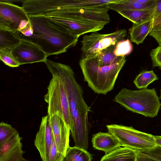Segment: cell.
Instances as JSON below:
<instances>
[{
    "instance_id": "cell-1",
    "label": "cell",
    "mask_w": 161,
    "mask_h": 161,
    "mask_svg": "<svg viewBox=\"0 0 161 161\" xmlns=\"http://www.w3.org/2000/svg\"><path fill=\"white\" fill-rule=\"evenodd\" d=\"M33 33L22 39L39 45L48 57L64 53L75 47L79 37L72 34L63 25L44 15H29Z\"/></svg>"
},
{
    "instance_id": "cell-2",
    "label": "cell",
    "mask_w": 161,
    "mask_h": 161,
    "mask_svg": "<svg viewBox=\"0 0 161 161\" xmlns=\"http://www.w3.org/2000/svg\"><path fill=\"white\" fill-rule=\"evenodd\" d=\"M59 75L64 83L69 100L73 124L70 131L75 146L87 150L88 145V115L91 111L84 100L82 87L77 82L71 68H65Z\"/></svg>"
},
{
    "instance_id": "cell-3",
    "label": "cell",
    "mask_w": 161,
    "mask_h": 161,
    "mask_svg": "<svg viewBox=\"0 0 161 161\" xmlns=\"http://www.w3.org/2000/svg\"><path fill=\"white\" fill-rule=\"evenodd\" d=\"M107 7L70 8L54 11L44 15L62 24L79 37L87 33L102 30L110 22Z\"/></svg>"
},
{
    "instance_id": "cell-4",
    "label": "cell",
    "mask_w": 161,
    "mask_h": 161,
    "mask_svg": "<svg viewBox=\"0 0 161 161\" xmlns=\"http://www.w3.org/2000/svg\"><path fill=\"white\" fill-rule=\"evenodd\" d=\"M126 61L125 57H123L113 64L100 66L93 56L81 58L79 64L88 86L94 92L106 95L113 89L119 74Z\"/></svg>"
},
{
    "instance_id": "cell-5",
    "label": "cell",
    "mask_w": 161,
    "mask_h": 161,
    "mask_svg": "<svg viewBox=\"0 0 161 161\" xmlns=\"http://www.w3.org/2000/svg\"><path fill=\"white\" fill-rule=\"evenodd\" d=\"M113 100L128 110L151 118L157 116L161 106L154 88L138 90L123 88Z\"/></svg>"
},
{
    "instance_id": "cell-6",
    "label": "cell",
    "mask_w": 161,
    "mask_h": 161,
    "mask_svg": "<svg viewBox=\"0 0 161 161\" xmlns=\"http://www.w3.org/2000/svg\"><path fill=\"white\" fill-rule=\"evenodd\" d=\"M50 73L52 77L47 87V93L44 96V100L48 104V115L58 114L71 131L73 124L65 87L58 75L53 72Z\"/></svg>"
},
{
    "instance_id": "cell-7",
    "label": "cell",
    "mask_w": 161,
    "mask_h": 161,
    "mask_svg": "<svg viewBox=\"0 0 161 161\" xmlns=\"http://www.w3.org/2000/svg\"><path fill=\"white\" fill-rule=\"evenodd\" d=\"M106 126L108 132L117 139L123 147L141 151L158 146L154 135L137 130L132 126L117 124Z\"/></svg>"
},
{
    "instance_id": "cell-8",
    "label": "cell",
    "mask_w": 161,
    "mask_h": 161,
    "mask_svg": "<svg viewBox=\"0 0 161 161\" xmlns=\"http://www.w3.org/2000/svg\"><path fill=\"white\" fill-rule=\"evenodd\" d=\"M83 36L82 41L81 58L95 55L102 50L124 40L127 36L125 29H120L109 34H102L97 31Z\"/></svg>"
},
{
    "instance_id": "cell-9",
    "label": "cell",
    "mask_w": 161,
    "mask_h": 161,
    "mask_svg": "<svg viewBox=\"0 0 161 161\" xmlns=\"http://www.w3.org/2000/svg\"><path fill=\"white\" fill-rule=\"evenodd\" d=\"M30 19L24 8L8 2L0 1V30L10 31L15 33L20 25Z\"/></svg>"
},
{
    "instance_id": "cell-10",
    "label": "cell",
    "mask_w": 161,
    "mask_h": 161,
    "mask_svg": "<svg viewBox=\"0 0 161 161\" xmlns=\"http://www.w3.org/2000/svg\"><path fill=\"white\" fill-rule=\"evenodd\" d=\"M20 39V43L12 49L13 54L20 65L45 62L47 56L41 47L29 40Z\"/></svg>"
},
{
    "instance_id": "cell-11",
    "label": "cell",
    "mask_w": 161,
    "mask_h": 161,
    "mask_svg": "<svg viewBox=\"0 0 161 161\" xmlns=\"http://www.w3.org/2000/svg\"><path fill=\"white\" fill-rule=\"evenodd\" d=\"M49 116L53 139L58 151L65 157L69 147L70 128L58 114L55 113Z\"/></svg>"
},
{
    "instance_id": "cell-12",
    "label": "cell",
    "mask_w": 161,
    "mask_h": 161,
    "mask_svg": "<svg viewBox=\"0 0 161 161\" xmlns=\"http://www.w3.org/2000/svg\"><path fill=\"white\" fill-rule=\"evenodd\" d=\"M53 137L49 116L42 117L39 130L34 141V145L39 151L42 161H48Z\"/></svg>"
},
{
    "instance_id": "cell-13",
    "label": "cell",
    "mask_w": 161,
    "mask_h": 161,
    "mask_svg": "<svg viewBox=\"0 0 161 161\" xmlns=\"http://www.w3.org/2000/svg\"><path fill=\"white\" fill-rule=\"evenodd\" d=\"M23 138L19 132L0 145V161H28L24 158L25 152L22 149Z\"/></svg>"
},
{
    "instance_id": "cell-14",
    "label": "cell",
    "mask_w": 161,
    "mask_h": 161,
    "mask_svg": "<svg viewBox=\"0 0 161 161\" xmlns=\"http://www.w3.org/2000/svg\"><path fill=\"white\" fill-rule=\"evenodd\" d=\"M93 147L108 153L120 147L117 139L111 133L99 132L93 134L92 138Z\"/></svg>"
},
{
    "instance_id": "cell-15",
    "label": "cell",
    "mask_w": 161,
    "mask_h": 161,
    "mask_svg": "<svg viewBox=\"0 0 161 161\" xmlns=\"http://www.w3.org/2000/svg\"><path fill=\"white\" fill-rule=\"evenodd\" d=\"M153 22V18L151 17L141 23H133L129 30L130 41L137 45L142 43L151 31Z\"/></svg>"
},
{
    "instance_id": "cell-16",
    "label": "cell",
    "mask_w": 161,
    "mask_h": 161,
    "mask_svg": "<svg viewBox=\"0 0 161 161\" xmlns=\"http://www.w3.org/2000/svg\"><path fill=\"white\" fill-rule=\"evenodd\" d=\"M107 7L117 12L126 10H142L151 11L153 14L155 1L150 3L142 4L139 3L138 0H119L116 3L108 4Z\"/></svg>"
},
{
    "instance_id": "cell-17",
    "label": "cell",
    "mask_w": 161,
    "mask_h": 161,
    "mask_svg": "<svg viewBox=\"0 0 161 161\" xmlns=\"http://www.w3.org/2000/svg\"><path fill=\"white\" fill-rule=\"evenodd\" d=\"M136 151L125 147H119L105 154L100 161H136Z\"/></svg>"
},
{
    "instance_id": "cell-18",
    "label": "cell",
    "mask_w": 161,
    "mask_h": 161,
    "mask_svg": "<svg viewBox=\"0 0 161 161\" xmlns=\"http://www.w3.org/2000/svg\"><path fill=\"white\" fill-rule=\"evenodd\" d=\"M115 45H111L94 55L99 65L108 66L113 64L123 57H117L114 54Z\"/></svg>"
},
{
    "instance_id": "cell-19",
    "label": "cell",
    "mask_w": 161,
    "mask_h": 161,
    "mask_svg": "<svg viewBox=\"0 0 161 161\" xmlns=\"http://www.w3.org/2000/svg\"><path fill=\"white\" fill-rule=\"evenodd\" d=\"M123 17L133 23L139 24L153 17V13L142 10H126L118 11Z\"/></svg>"
},
{
    "instance_id": "cell-20",
    "label": "cell",
    "mask_w": 161,
    "mask_h": 161,
    "mask_svg": "<svg viewBox=\"0 0 161 161\" xmlns=\"http://www.w3.org/2000/svg\"><path fill=\"white\" fill-rule=\"evenodd\" d=\"M92 155L87 151L75 146L69 147L64 158V161H91Z\"/></svg>"
},
{
    "instance_id": "cell-21",
    "label": "cell",
    "mask_w": 161,
    "mask_h": 161,
    "mask_svg": "<svg viewBox=\"0 0 161 161\" xmlns=\"http://www.w3.org/2000/svg\"><path fill=\"white\" fill-rule=\"evenodd\" d=\"M158 80L157 75L153 70H145L137 75L133 83L138 89H146L150 84Z\"/></svg>"
},
{
    "instance_id": "cell-22",
    "label": "cell",
    "mask_w": 161,
    "mask_h": 161,
    "mask_svg": "<svg viewBox=\"0 0 161 161\" xmlns=\"http://www.w3.org/2000/svg\"><path fill=\"white\" fill-rule=\"evenodd\" d=\"M19 38L13 32L9 30H0V49H12L20 42Z\"/></svg>"
},
{
    "instance_id": "cell-23",
    "label": "cell",
    "mask_w": 161,
    "mask_h": 161,
    "mask_svg": "<svg viewBox=\"0 0 161 161\" xmlns=\"http://www.w3.org/2000/svg\"><path fill=\"white\" fill-rule=\"evenodd\" d=\"M132 50L133 46L130 40L124 39L116 44L114 53L117 57H125L130 53Z\"/></svg>"
},
{
    "instance_id": "cell-24",
    "label": "cell",
    "mask_w": 161,
    "mask_h": 161,
    "mask_svg": "<svg viewBox=\"0 0 161 161\" xmlns=\"http://www.w3.org/2000/svg\"><path fill=\"white\" fill-rule=\"evenodd\" d=\"M0 59L5 64L10 67H17L20 65L13 54L11 49H0Z\"/></svg>"
},
{
    "instance_id": "cell-25",
    "label": "cell",
    "mask_w": 161,
    "mask_h": 161,
    "mask_svg": "<svg viewBox=\"0 0 161 161\" xmlns=\"http://www.w3.org/2000/svg\"><path fill=\"white\" fill-rule=\"evenodd\" d=\"M18 132L10 124L1 122L0 123V145Z\"/></svg>"
},
{
    "instance_id": "cell-26",
    "label": "cell",
    "mask_w": 161,
    "mask_h": 161,
    "mask_svg": "<svg viewBox=\"0 0 161 161\" xmlns=\"http://www.w3.org/2000/svg\"><path fill=\"white\" fill-rule=\"evenodd\" d=\"M150 55L153 67H157L161 69V45L153 49L150 53Z\"/></svg>"
},
{
    "instance_id": "cell-27",
    "label": "cell",
    "mask_w": 161,
    "mask_h": 161,
    "mask_svg": "<svg viewBox=\"0 0 161 161\" xmlns=\"http://www.w3.org/2000/svg\"><path fill=\"white\" fill-rule=\"evenodd\" d=\"M147 157L161 161V147L157 146L154 148L141 151H137Z\"/></svg>"
},
{
    "instance_id": "cell-28",
    "label": "cell",
    "mask_w": 161,
    "mask_h": 161,
    "mask_svg": "<svg viewBox=\"0 0 161 161\" xmlns=\"http://www.w3.org/2000/svg\"><path fill=\"white\" fill-rule=\"evenodd\" d=\"M65 156L58 151L54 140L51 148L48 161H63Z\"/></svg>"
},
{
    "instance_id": "cell-29",
    "label": "cell",
    "mask_w": 161,
    "mask_h": 161,
    "mask_svg": "<svg viewBox=\"0 0 161 161\" xmlns=\"http://www.w3.org/2000/svg\"><path fill=\"white\" fill-rule=\"evenodd\" d=\"M149 35L155 39L158 46L161 45V25L153 28Z\"/></svg>"
},
{
    "instance_id": "cell-30",
    "label": "cell",
    "mask_w": 161,
    "mask_h": 161,
    "mask_svg": "<svg viewBox=\"0 0 161 161\" xmlns=\"http://www.w3.org/2000/svg\"><path fill=\"white\" fill-rule=\"evenodd\" d=\"M155 8L153 14L154 19L161 16V0H154Z\"/></svg>"
},
{
    "instance_id": "cell-31",
    "label": "cell",
    "mask_w": 161,
    "mask_h": 161,
    "mask_svg": "<svg viewBox=\"0 0 161 161\" xmlns=\"http://www.w3.org/2000/svg\"><path fill=\"white\" fill-rule=\"evenodd\" d=\"M136 161H158L155 159L145 156L136 151Z\"/></svg>"
},
{
    "instance_id": "cell-32",
    "label": "cell",
    "mask_w": 161,
    "mask_h": 161,
    "mask_svg": "<svg viewBox=\"0 0 161 161\" xmlns=\"http://www.w3.org/2000/svg\"><path fill=\"white\" fill-rule=\"evenodd\" d=\"M161 25V16L154 19L153 28Z\"/></svg>"
},
{
    "instance_id": "cell-33",
    "label": "cell",
    "mask_w": 161,
    "mask_h": 161,
    "mask_svg": "<svg viewBox=\"0 0 161 161\" xmlns=\"http://www.w3.org/2000/svg\"><path fill=\"white\" fill-rule=\"evenodd\" d=\"M154 137L158 146L161 147V136H154Z\"/></svg>"
},
{
    "instance_id": "cell-34",
    "label": "cell",
    "mask_w": 161,
    "mask_h": 161,
    "mask_svg": "<svg viewBox=\"0 0 161 161\" xmlns=\"http://www.w3.org/2000/svg\"><path fill=\"white\" fill-rule=\"evenodd\" d=\"M160 95L159 97L160 99L161 100V89L160 90Z\"/></svg>"
},
{
    "instance_id": "cell-35",
    "label": "cell",
    "mask_w": 161,
    "mask_h": 161,
    "mask_svg": "<svg viewBox=\"0 0 161 161\" xmlns=\"http://www.w3.org/2000/svg\"><path fill=\"white\" fill-rule=\"evenodd\" d=\"M63 161H64V160Z\"/></svg>"
}]
</instances>
